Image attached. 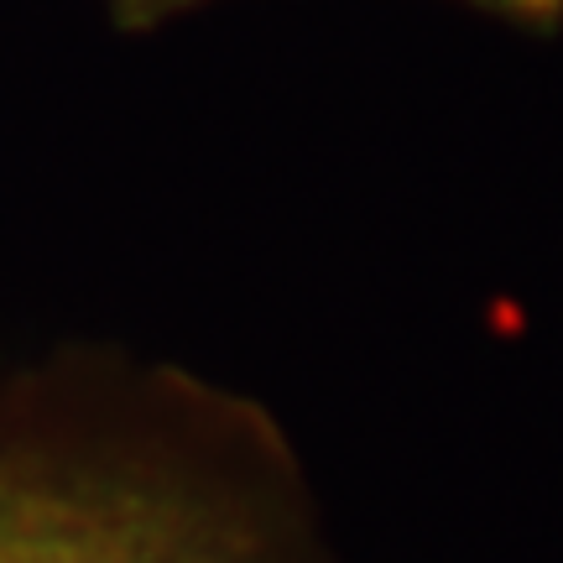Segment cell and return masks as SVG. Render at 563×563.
I'll use <instances>...</instances> for the list:
<instances>
[{"instance_id":"6da1fadb","label":"cell","mask_w":563,"mask_h":563,"mask_svg":"<svg viewBox=\"0 0 563 563\" xmlns=\"http://www.w3.org/2000/svg\"><path fill=\"white\" fill-rule=\"evenodd\" d=\"M0 563H329L287 433L100 344L0 376Z\"/></svg>"},{"instance_id":"7a4b0ae2","label":"cell","mask_w":563,"mask_h":563,"mask_svg":"<svg viewBox=\"0 0 563 563\" xmlns=\"http://www.w3.org/2000/svg\"><path fill=\"white\" fill-rule=\"evenodd\" d=\"M203 5H214V0H104V16L115 32L125 37H141V32H157V26H173L178 16H194ZM464 11H475V16H490V21H506V26H517V32H559L563 26V0H454Z\"/></svg>"}]
</instances>
